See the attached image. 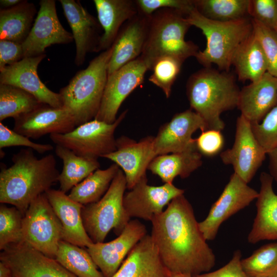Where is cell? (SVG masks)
Listing matches in <instances>:
<instances>
[{
    "label": "cell",
    "instance_id": "cell-1",
    "mask_svg": "<svg viewBox=\"0 0 277 277\" xmlns=\"http://www.w3.org/2000/svg\"><path fill=\"white\" fill-rule=\"evenodd\" d=\"M151 236L171 273L192 276L209 272L215 256L201 231L192 205L184 194L173 199L151 221Z\"/></svg>",
    "mask_w": 277,
    "mask_h": 277
},
{
    "label": "cell",
    "instance_id": "cell-2",
    "mask_svg": "<svg viewBox=\"0 0 277 277\" xmlns=\"http://www.w3.org/2000/svg\"><path fill=\"white\" fill-rule=\"evenodd\" d=\"M12 161L0 172V202L14 206L24 215L32 202L58 182L60 173L53 154L38 159L29 148L13 154Z\"/></svg>",
    "mask_w": 277,
    "mask_h": 277
},
{
    "label": "cell",
    "instance_id": "cell-3",
    "mask_svg": "<svg viewBox=\"0 0 277 277\" xmlns=\"http://www.w3.org/2000/svg\"><path fill=\"white\" fill-rule=\"evenodd\" d=\"M240 92L232 74L211 67L193 73L186 85L191 109L204 120L207 130L224 129L225 124L221 115L237 107Z\"/></svg>",
    "mask_w": 277,
    "mask_h": 277
},
{
    "label": "cell",
    "instance_id": "cell-4",
    "mask_svg": "<svg viewBox=\"0 0 277 277\" xmlns=\"http://www.w3.org/2000/svg\"><path fill=\"white\" fill-rule=\"evenodd\" d=\"M186 18L191 26L200 29L206 37V47L198 52L197 61L204 67L214 64L220 70L228 72L236 51L252 33L251 18L215 21L202 15L195 7Z\"/></svg>",
    "mask_w": 277,
    "mask_h": 277
},
{
    "label": "cell",
    "instance_id": "cell-5",
    "mask_svg": "<svg viewBox=\"0 0 277 277\" xmlns=\"http://www.w3.org/2000/svg\"><path fill=\"white\" fill-rule=\"evenodd\" d=\"M112 52L111 47L103 51L60 91L63 108L72 116L76 127L94 120L98 111Z\"/></svg>",
    "mask_w": 277,
    "mask_h": 277
},
{
    "label": "cell",
    "instance_id": "cell-6",
    "mask_svg": "<svg viewBox=\"0 0 277 277\" xmlns=\"http://www.w3.org/2000/svg\"><path fill=\"white\" fill-rule=\"evenodd\" d=\"M191 25L182 12L165 8L157 10L150 17L146 42L140 56L148 70L156 60L171 56L184 62L196 55L198 47L185 41V35Z\"/></svg>",
    "mask_w": 277,
    "mask_h": 277
},
{
    "label": "cell",
    "instance_id": "cell-7",
    "mask_svg": "<svg viewBox=\"0 0 277 277\" xmlns=\"http://www.w3.org/2000/svg\"><path fill=\"white\" fill-rule=\"evenodd\" d=\"M126 188L125 174L120 169L104 195L95 203L84 205L82 210L84 226L93 243L104 242L112 229L120 235L130 221L123 207Z\"/></svg>",
    "mask_w": 277,
    "mask_h": 277
},
{
    "label": "cell",
    "instance_id": "cell-8",
    "mask_svg": "<svg viewBox=\"0 0 277 277\" xmlns=\"http://www.w3.org/2000/svg\"><path fill=\"white\" fill-rule=\"evenodd\" d=\"M123 112L112 124L95 119L77 126L65 134H52L50 138L56 145L65 147L76 154L98 160L116 150L115 129L125 117Z\"/></svg>",
    "mask_w": 277,
    "mask_h": 277
},
{
    "label": "cell",
    "instance_id": "cell-9",
    "mask_svg": "<svg viewBox=\"0 0 277 277\" xmlns=\"http://www.w3.org/2000/svg\"><path fill=\"white\" fill-rule=\"evenodd\" d=\"M24 241L53 259L63 240L62 226L45 193L30 204L23 219Z\"/></svg>",
    "mask_w": 277,
    "mask_h": 277
},
{
    "label": "cell",
    "instance_id": "cell-10",
    "mask_svg": "<svg viewBox=\"0 0 277 277\" xmlns=\"http://www.w3.org/2000/svg\"><path fill=\"white\" fill-rule=\"evenodd\" d=\"M1 251V262L9 269L12 277H77L55 259L25 241L10 244Z\"/></svg>",
    "mask_w": 277,
    "mask_h": 277
},
{
    "label": "cell",
    "instance_id": "cell-11",
    "mask_svg": "<svg viewBox=\"0 0 277 277\" xmlns=\"http://www.w3.org/2000/svg\"><path fill=\"white\" fill-rule=\"evenodd\" d=\"M267 154L255 137L251 123L241 114L237 118L234 142L220 153L222 162L232 166L234 173L248 184Z\"/></svg>",
    "mask_w": 277,
    "mask_h": 277
},
{
    "label": "cell",
    "instance_id": "cell-12",
    "mask_svg": "<svg viewBox=\"0 0 277 277\" xmlns=\"http://www.w3.org/2000/svg\"><path fill=\"white\" fill-rule=\"evenodd\" d=\"M259 192L233 172L217 200L212 204L206 217L199 223L207 241L213 240L222 224L254 200Z\"/></svg>",
    "mask_w": 277,
    "mask_h": 277
},
{
    "label": "cell",
    "instance_id": "cell-13",
    "mask_svg": "<svg viewBox=\"0 0 277 277\" xmlns=\"http://www.w3.org/2000/svg\"><path fill=\"white\" fill-rule=\"evenodd\" d=\"M148 70L140 56L108 75L101 105L94 119L108 124L115 122L122 104L136 87L143 84Z\"/></svg>",
    "mask_w": 277,
    "mask_h": 277
},
{
    "label": "cell",
    "instance_id": "cell-14",
    "mask_svg": "<svg viewBox=\"0 0 277 277\" xmlns=\"http://www.w3.org/2000/svg\"><path fill=\"white\" fill-rule=\"evenodd\" d=\"M147 182L146 175L124 194L123 207L130 219L136 217L151 222L164 211L165 206L185 192L173 184L154 186L148 185Z\"/></svg>",
    "mask_w": 277,
    "mask_h": 277
},
{
    "label": "cell",
    "instance_id": "cell-15",
    "mask_svg": "<svg viewBox=\"0 0 277 277\" xmlns=\"http://www.w3.org/2000/svg\"><path fill=\"white\" fill-rule=\"evenodd\" d=\"M74 40L60 23L55 1L42 0L39 9L31 31L22 43L24 57L44 54L45 49L54 44H66Z\"/></svg>",
    "mask_w": 277,
    "mask_h": 277
},
{
    "label": "cell",
    "instance_id": "cell-16",
    "mask_svg": "<svg viewBox=\"0 0 277 277\" xmlns=\"http://www.w3.org/2000/svg\"><path fill=\"white\" fill-rule=\"evenodd\" d=\"M147 234L145 226L137 220L130 221L121 233L107 243H93L87 248L105 277H112L125 258Z\"/></svg>",
    "mask_w": 277,
    "mask_h": 277
},
{
    "label": "cell",
    "instance_id": "cell-17",
    "mask_svg": "<svg viewBox=\"0 0 277 277\" xmlns=\"http://www.w3.org/2000/svg\"><path fill=\"white\" fill-rule=\"evenodd\" d=\"M207 130L204 120L192 109L175 114L162 126L154 137L153 148L156 156L187 150L195 143L192 137L197 130Z\"/></svg>",
    "mask_w": 277,
    "mask_h": 277
},
{
    "label": "cell",
    "instance_id": "cell-18",
    "mask_svg": "<svg viewBox=\"0 0 277 277\" xmlns=\"http://www.w3.org/2000/svg\"><path fill=\"white\" fill-rule=\"evenodd\" d=\"M154 137L147 136L136 142L125 136L116 139V150L103 156L121 167L123 171L127 188L132 189L144 176L156 157L153 148Z\"/></svg>",
    "mask_w": 277,
    "mask_h": 277
},
{
    "label": "cell",
    "instance_id": "cell-19",
    "mask_svg": "<svg viewBox=\"0 0 277 277\" xmlns=\"http://www.w3.org/2000/svg\"><path fill=\"white\" fill-rule=\"evenodd\" d=\"M14 120L13 130L33 139L48 134L67 133L76 127L73 118L65 109L42 103Z\"/></svg>",
    "mask_w": 277,
    "mask_h": 277
},
{
    "label": "cell",
    "instance_id": "cell-20",
    "mask_svg": "<svg viewBox=\"0 0 277 277\" xmlns=\"http://www.w3.org/2000/svg\"><path fill=\"white\" fill-rule=\"evenodd\" d=\"M46 57L43 54L24 57L20 61L0 70V84L12 85L32 95L39 103L56 108L63 107L61 95L55 93L42 82L37 67Z\"/></svg>",
    "mask_w": 277,
    "mask_h": 277
},
{
    "label": "cell",
    "instance_id": "cell-21",
    "mask_svg": "<svg viewBox=\"0 0 277 277\" xmlns=\"http://www.w3.org/2000/svg\"><path fill=\"white\" fill-rule=\"evenodd\" d=\"M150 16L138 13L120 31L111 47L108 76L140 57L146 42Z\"/></svg>",
    "mask_w": 277,
    "mask_h": 277
},
{
    "label": "cell",
    "instance_id": "cell-22",
    "mask_svg": "<svg viewBox=\"0 0 277 277\" xmlns=\"http://www.w3.org/2000/svg\"><path fill=\"white\" fill-rule=\"evenodd\" d=\"M60 2L75 41V63L81 66L85 62L87 53L96 52L101 37L98 35L100 25L79 1L60 0Z\"/></svg>",
    "mask_w": 277,
    "mask_h": 277
},
{
    "label": "cell",
    "instance_id": "cell-23",
    "mask_svg": "<svg viewBox=\"0 0 277 277\" xmlns=\"http://www.w3.org/2000/svg\"><path fill=\"white\" fill-rule=\"evenodd\" d=\"M277 104V77L266 72L240 90L237 108L251 124L260 123Z\"/></svg>",
    "mask_w": 277,
    "mask_h": 277
},
{
    "label": "cell",
    "instance_id": "cell-24",
    "mask_svg": "<svg viewBox=\"0 0 277 277\" xmlns=\"http://www.w3.org/2000/svg\"><path fill=\"white\" fill-rule=\"evenodd\" d=\"M45 194L62 224L63 240L81 247L87 248L92 244L83 224L84 205L60 190L51 188Z\"/></svg>",
    "mask_w": 277,
    "mask_h": 277
},
{
    "label": "cell",
    "instance_id": "cell-25",
    "mask_svg": "<svg viewBox=\"0 0 277 277\" xmlns=\"http://www.w3.org/2000/svg\"><path fill=\"white\" fill-rule=\"evenodd\" d=\"M260 181L256 214L247 238L251 244L263 240L277 241V194L273 189V180L269 173L263 172Z\"/></svg>",
    "mask_w": 277,
    "mask_h": 277
},
{
    "label": "cell",
    "instance_id": "cell-26",
    "mask_svg": "<svg viewBox=\"0 0 277 277\" xmlns=\"http://www.w3.org/2000/svg\"><path fill=\"white\" fill-rule=\"evenodd\" d=\"M112 277H170L150 235L132 248Z\"/></svg>",
    "mask_w": 277,
    "mask_h": 277
},
{
    "label": "cell",
    "instance_id": "cell-27",
    "mask_svg": "<svg viewBox=\"0 0 277 277\" xmlns=\"http://www.w3.org/2000/svg\"><path fill=\"white\" fill-rule=\"evenodd\" d=\"M98 20L104 30L96 52L109 49L120 28L138 13L135 2L129 0H94Z\"/></svg>",
    "mask_w": 277,
    "mask_h": 277
},
{
    "label": "cell",
    "instance_id": "cell-28",
    "mask_svg": "<svg viewBox=\"0 0 277 277\" xmlns=\"http://www.w3.org/2000/svg\"><path fill=\"white\" fill-rule=\"evenodd\" d=\"M202 157L195 143L185 151L156 156L148 169L159 176L164 183L172 184L176 177L187 178L200 167L203 163Z\"/></svg>",
    "mask_w": 277,
    "mask_h": 277
},
{
    "label": "cell",
    "instance_id": "cell-29",
    "mask_svg": "<svg viewBox=\"0 0 277 277\" xmlns=\"http://www.w3.org/2000/svg\"><path fill=\"white\" fill-rule=\"evenodd\" d=\"M241 81L255 82L267 72V63L261 46L253 33L236 51L232 61Z\"/></svg>",
    "mask_w": 277,
    "mask_h": 277
},
{
    "label": "cell",
    "instance_id": "cell-30",
    "mask_svg": "<svg viewBox=\"0 0 277 277\" xmlns=\"http://www.w3.org/2000/svg\"><path fill=\"white\" fill-rule=\"evenodd\" d=\"M36 13L35 6L27 1L0 11V39L22 44L29 35Z\"/></svg>",
    "mask_w": 277,
    "mask_h": 277
},
{
    "label": "cell",
    "instance_id": "cell-31",
    "mask_svg": "<svg viewBox=\"0 0 277 277\" xmlns=\"http://www.w3.org/2000/svg\"><path fill=\"white\" fill-rule=\"evenodd\" d=\"M55 153L63 161V169L58 176V182L60 190L66 193L100 166L97 160L79 156L61 145H56Z\"/></svg>",
    "mask_w": 277,
    "mask_h": 277
},
{
    "label": "cell",
    "instance_id": "cell-32",
    "mask_svg": "<svg viewBox=\"0 0 277 277\" xmlns=\"http://www.w3.org/2000/svg\"><path fill=\"white\" fill-rule=\"evenodd\" d=\"M119 169L115 163L105 169H97L75 186L68 196L83 205L98 201L108 190Z\"/></svg>",
    "mask_w": 277,
    "mask_h": 277
},
{
    "label": "cell",
    "instance_id": "cell-33",
    "mask_svg": "<svg viewBox=\"0 0 277 277\" xmlns=\"http://www.w3.org/2000/svg\"><path fill=\"white\" fill-rule=\"evenodd\" d=\"M55 259L77 277H105L87 249L62 240Z\"/></svg>",
    "mask_w": 277,
    "mask_h": 277
},
{
    "label": "cell",
    "instance_id": "cell-34",
    "mask_svg": "<svg viewBox=\"0 0 277 277\" xmlns=\"http://www.w3.org/2000/svg\"><path fill=\"white\" fill-rule=\"evenodd\" d=\"M194 6L204 16L219 22L248 17L250 0H195Z\"/></svg>",
    "mask_w": 277,
    "mask_h": 277
},
{
    "label": "cell",
    "instance_id": "cell-35",
    "mask_svg": "<svg viewBox=\"0 0 277 277\" xmlns=\"http://www.w3.org/2000/svg\"><path fill=\"white\" fill-rule=\"evenodd\" d=\"M40 104L32 95L18 87L0 84V121L27 113Z\"/></svg>",
    "mask_w": 277,
    "mask_h": 277
},
{
    "label": "cell",
    "instance_id": "cell-36",
    "mask_svg": "<svg viewBox=\"0 0 277 277\" xmlns=\"http://www.w3.org/2000/svg\"><path fill=\"white\" fill-rule=\"evenodd\" d=\"M249 277H271L277 274V241L264 245L249 257L241 260Z\"/></svg>",
    "mask_w": 277,
    "mask_h": 277
},
{
    "label": "cell",
    "instance_id": "cell-37",
    "mask_svg": "<svg viewBox=\"0 0 277 277\" xmlns=\"http://www.w3.org/2000/svg\"><path fill=\"white\" fill-rule=\"evenodd\" d=\"M24 214L15 207L4 204L0 206V249L7 246L24 241L23 219Z\"/></svg>",
    "mask_w": 277,
    "mask_h": 277
},
{
    "label": "cell",
    "instance_id": "cell-38",
    "mask_svg": "<svg viewBox=\"0 0 277 277\" xmlns=\"http://www.w3.org/2000/svg\"><path fill=\"white\" fill-rule=\"evenodd\" d=\"M183 62L171 56L161 57L153 63L152 74L149 81L159 87L168 98L171 93L173 84L180 72Z\"/></svg>",
    "mask_w": 277,
    "mask_h": 277
},
{
    "label": "cell",
    "instance_id": "cell-39",
    "mask_svg": "<svg viewBox=\"0 0 277 277\" xmlns=\"http://www.w3.org/2000/svg\"><path fill=\"white\" fill-rule=\"evenodd\" d=\"M251 21L253 33L261 46L267 63V72L277 77V35L274 30L259 22L253 19Z\"/></svg>",
    "mask_w": 277,
    "mask_h": 277
},
{
    "label": "cell",
    "instance_id": "cell-40",
    "mask_svg": "<svg viewBox=\"0 0 277 277\" xmlns=\"http://www.w3.org/2000/svg\"><path fill=\"white\" fill-rule=\"evenodd\" d=\"M251 127L255 137L267 154L277 146V104L260 123L251 124Z\"/></svg>",
    "mask_w": 277,
    "mask_h": 277
},
{
    "label": "cell",
    "instance_id": "cell-41",
    "mask_svg": "<svg viewBox=\"0 0 277 277\" xmlns=\"http://www.w3.org/2000/svg\"><path fill=\"white\" fill-rule=\"evenodd\" d=\"M249 15L251 19L274 30L277 24V0H250Z\"/></svg>",
    "mask_w": 277,
    "mask_h": 277
},
{
    "label": "cell",
    "instance_id": "cell-42",
    "mask_svg": "<svg viewBox=\"0 0 277 277\" xmlns=\"http://www.w3.org/2000/svg\"><path fill=\"white\" fill-rule=\"evenodd\" d=\"M13 146H25L42 154L53 150L52 145L32 142L29 138L10 129L0 123V148Z\"/></svg>",
    "mask_w": 277,
    "mask_h": 277
},
{
    "label": "cell",
    "instance_id": "cell-43",
    "mask_svg": "<svg viewBox=\"0 0 277 277\" xmlns=\"http://www.w3.org/2000/svg\"><path fill=\"white\" fill-rule=\"evenodd\" d=\"M135 2L140 13L146 16L165 8L179 10L187 16L195 7L193 1L190 0H137Z\"/></svg>",
    "mask_w": 277,
    "mask_h": 277
},
{
    "label": "cell",
    "instance_id": "cell-44",
    "mask_svg": "<svg viewBox=\"0 0 277 277\" xmlns=\"http://www.w3.org/2000/svg\"><path fill=\"white\" fill-rule=\"evenodd\" d=\"M198 151L207 157H212L221 153L225 144L224 137L221 131L208 129L202 131L195 139Z\"/></svg>",
    "mask_w": 277,
    "mask_h": 277
},
{
    "label": "cell",
    "instance_id": "cell-45",
    "mask_svg": "<svg viewBox=\"0 0 277 277\" xmlns=\"http://www.w3.org/2000/svg\"><path fill=\"white\" fill-rule=\"evenodd\" d=\"M241 258V251L236 250L231 260L222 268L212 272L202 273L192 277H249L242 268Z\"/></svg>",
    "mask_w": 277,
    "mask_h": 277
},
{
    "label": "cell",
    "instance_id": "cell-46",
    "mask_svg": "<svg viewBox=\"0 0 277 277\" xmlns=\"http://www.w3.org/2000/svg\"><path fill=\"white\" fill-rule=\"evenodd\" d=\"M24 58L22 44L0 39V70Z\"/></svg>",
    "mask_w": 277,
    "mask_h": 277
},
{
    "label": "cell",
    "instance_id": "cell-47",
    "mask_svg": "<svg viewBox=\"0 0 277 277\" xmlns=\"http://www.w3.org/2000/svg\"><path fill=\"white\" fill-rule=\"evenodd\" d=\"M269 174L277 183V146L267 153Z\"/></svg>",
    "mask_w": 277,
    "mask_h": 277
},
{
    "label": "cell",
    "instance_id": "cell-48",
    "mask_svg": "<svg viewBox=\"0 0 277 277\" xmlns=\"http://www.w3.org/2000/svg\"><path fill=\"white\" fill-rule=\"evenodd\" d=\"M22 1L21 0H1L0 4L1 7L9 9L17 5Z\"/></svg>",
    "mask_w": 277,
    "mask_h": 277
},
{
    "label": "cell",
    "instance_id": "cell-49",
    "mask_svg": "<svg viewBox=\"0 0 277 277\" xmlns=\"http://www.w3.org/2000/svg\"><path fill=\"white\" fill-rule=\"evenodd\" d=\"M170 277H192V276L188 274L170 273Z\"/></svg>",
    "mask_w": 277,
    "mask_h": 277
},
{
    "label": "cell",
    "instance_id": "cell-50",
    "mask_svg": "<svg viewBox=\"0 0 277 277\" xmlns=\"http://www.w3.org/2000/svg\"><path fill=\"white\" fill-rule=\"evenodd\" d=\"M275 31V32L276 33V35H277V24H276V27H275V28L274 30Z\"/></svg>",
    "mask_w": 277,
    "mask_h": 277
},
{
    "label": "cell",
    "instance_id": "cell-51",
    "mask_svg": "<svg viewBox=\"0 0 277 277\" xmlns=\"http://www.w3.org/2000/svg\"><path fill=\"white\" fill-rule=\"evenodd\" d=\"M271 277H277V274H276V275H273V276H271Z\"/></svg>",
    "mask_w": 277,
    "mask_h": 277
}]
</instances>
